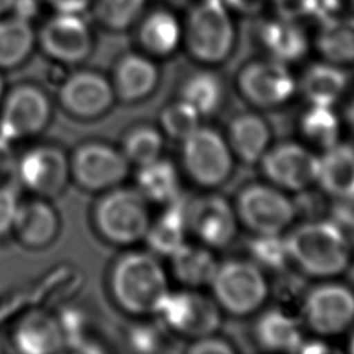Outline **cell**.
I'll return each mask as SVG.
<instances>
[{
    "mask_svg": "<svg viewBox=\"0 0 354 354\" xmlns=\"http://www.w3.org/2000/svg\"><path fill=\"white\" fill-rule=\"evenodd\" d=\"M238 88L250 104L274 108L289 101L296 82L283 62L270 58L245 65L238 75Z\"/></svg>",
    "mask_w": 354,
    "mask_h": 354,
    "instance_id": "8fae6325",
    "label": "cell"
},
{
    "mask_svg": "<svg viewBox=\"0 0 354 354\" xmlns=\"http://www.w3.org/2000/svg\"><path fill=\"white\" fill-rule=\"evenodd\" d=\"M187 351L191 354H230L234 353V348L228 342L212 333L195 339L192 344L187 347Z\"/></svg>",
    "mask_w": 354,
    "mask_h": 354,
    "instance_id": "60d3db41",
    "label": "cell"
},
{
    "mask_svg": "<svg viewBox=\"0 0 354 354\" xmlns=\"http://www.w3.org/2000/svg\"><path fill=\"white\" fill-rule=\"evenodd\" d=\"M91 0H47V3L57 10V12L80 14L88 7Z\"/></svg>",
    "mask_w": 354,
    "mask_h": 354,
    "instance_id": "ee69618b",
    "label": "cell"
},
{
    "mask_svg": "<svg viewBox=\"0 0 354 354\" xmlns=\"http://www.w3.org/2000/svg\"><path fill=\"white\" fill-rule=\"evenodd\" d=\"M138 192L155 203H169L180 195V177L176 166L158 158L156 160L140 166L136 177Z\"/></svg>",
    "mask_w": 354,
    "mask_h": 354,
    "instance_id": "83f0119b",
    "label": "cell"
},
{
    "mask_svg": "<svg viewBox=\"0 0 354 354\" xmlns=\"http://www.w3.org/2000/svg\"><path fill=\"white\" fill-rule=\"evenodd\" d=\"M158 315L171 332L194 339L214 333L221 324L216 300L192 288L169 292Z\"/></svg>",
    "mask_w": 354,
    "mask_h": 354,
    "instance_id": "ba28073f",
    "label": "cell"
},
{
    "mask_svg": "<svg viewBox=\"0 0 354 354\" xmlns=\"http://www.w3.org/2000/svg\"><path fill=\"white\" fill-rule=\"evenodd\" d=\"M181 39V28L177 18L166 10L148 14L138 29L140 44L153 55L171 54Z\"/></svg>",
    "mask_w": 354,
    "mask_h": 354,
    "instance_id": "f546056e",
    "label": "cell"
},
{
    "mask_svg": "<svg viewBox=\"0 0 354 354\" xmlns=\"http://www.w3.org/2000/svg\"><path fill=\"white\" fill-rule=\"evenodd\" d=\"M170 329L162 324L140 325L130 333V343L142 353L174 351V340Z\"/></svg>",
    "mask_w": 354,
    "mask_h": 354,
    "instance_id": "74e56055",
    "label": "cell"
},
{
    "mask_svg": "<svg viewBox=\"0 0 354 354\" xmlns=\"http://www.w3.org/2000/svg\"><path fill=\"white\" fill-rule=\"evenodd\" d=\"M18 206L15 192L4 184L0 185V236L12 230Z\"/></svg>",
    "mask_w": 354,
    "mask_h": 354,
    "instance_id": "ab89813d",
    "label": "cell"
},
{
    "mask_svg": "<svg viewBox=\"0 0 354 354\" xmlns=\"http://www.w3.org/2000/svg\"><path fill=\"white\" fill-rule=\"evenodd\" d=\"M317 183L330 196L354 201V148L335 144L318 158Z\"/></svg>",
    "mask_w": 354,
    "mask_h": 354,
    "instance_id": "ac0fdd59",
    "label": "cell"
},
{
    "mask_svg": "<svg viewBox=\"0 0 354 354\" xmlns=\"http://www.w3.org/2000/svg\"><path fill=\"white\" fill-rule=\"evenodd\" d=\"M174 278L187 288H202L210 285L218 267L216 257L206 246L183 243L170 256Z\"/></svg>",
    "mask_w": 354,
    "mask_h": 354,
    "instance_id": "cb8c5ba5",
    "label": "cell"
},
{
    "mask_svg": "<svg viewBox=\"0 0 354 354\" xmlns=\"http://www.w3.org/2000/svg\"><path fill=\"white\" fill-rule=\"evenodd\" d=\"M238 220L254 234L278 235L290 227L297 207L283 189L268 184L245 187L235 205Z\"/></svg>",
    "mask_w": 354,
    "mask_h": 354,
    "instance_id": "52a82bcc",
    "label": "cell"
},
{
    "mask_svg": "<svg viewBox=\"0 0 354 354\" xmlns=\"http://www.w3.org/2000/svg\"><path fill=\"white\" fill-rule=\"evenodd\" d=\"M317 47L328 62L336 65L354 62V17L348 14L324 18Z\"/></svg>",
    "mask_w": 354,
    "mask_h": 354,
    "instance_id": "484cf974",
    "label": "cell"
},
{
    "mask_svg": "<svg viewBox=\"0 0 354 354\" xmlns=\"http://www.w3.org/2000/svg\"><path fill=\"white\" fill-rule=\"evenodd\" d=\"M40 44L54 59L76 64L91 50V35L79 14L58 12L40 30Z\"/></svg>",
    "mask_w": 354,
    "mask_h": 354,
    "instance_id": "2e32d148",
    "label": "cell"
},
{
    "mask_svg": "<svg viewBox=\"0 0 354 354\" xmlns=\"http://www.w3.org/2000/svg\"><path fill=\"white\" fill-rule=\"evenodd\" d=\"M199 120H201L199 112L181 98L167 105L160 112V126L163 131L170 138L180 140V141H183L196 127L201 126Z\"/></svg>",
    "mask_w": 354,
    "mask_h": 354,
    "instance_id": "d590c367",
    "label": "cell"
},
{
    "mask_svg": "<svg viewBox=\"0 0 354 354\" xmlns=\"http://www.w3.org/2000/svg\"><path fill=\"white\" fill-rule=\"evenodd\" d=\"M223 1L225 3V6L231 7L232 10H236L246 15L257 14L266 3V0H223Z\"/></svg>",
    "mask_w": 354,
    "mask_h": 354,
    "instance_id": "f6af8a7d",
    "label": "cell"
},
{
    "mask_svg": "<svg viewBox=\"0 0 354 354\" xmlns=\"http://www.w3.org/2000/svg\"><path fill=\"white\" fill-rule=\"evenodd\" d=\"M281 18L297 21L318 12L319 0H272Z\"/></svg>",
    "mask_w": 354,
    "mask_h": 354,
    "instance_id": "f35d334b",
    "label": "cell"
},
{
    "mask_svg": "<svg viewBox=\"0 0 354 354\" xmlns=\"http://www.w3.org/2000/svg\"><path fill=\"white\" fill-rule=\"evenodd\" d=\"M250 254L253 256V261L260 267L267 268H281L289 260L285 238L278 235H261L256 234V238L249 243Z\"/></svg>",
    "mask_w": 354,
    "mask_h": 354,
    "instance_id": "8d00e7d4",
    "label": "cell"
},
{
    "mask_svg": "<svg viewBox=\"0 0 354 354\" xmlns=\"http://www.w3.org/2000/svg\"><path fill=\"white\" fill-rule=\"evenodd\" d=\"M300 129L310 144L324 151L339 142L340 122L332 106L311 104L301 116Z\"/></svg>",
    "mask_w": 354,
    "mask_h": 354,
    "instance_id": "d6a6232c",
    "label": "cell"
},
{
    "mask_svg": "<svg viewBox=\"0 0 354 354\" xmlns=\"http://www.w3.org/2000/svg\"><path fill=\"white\" fill-rule=\"evenodd\" d=\"M159 72L156 65L140 54L122 57L115 68L113 91L124 102H136L148 97L156 87Z\"/></svg>",
    "mask_w": 354,
    "mask_h": 354,
    "instance_id": "d6986e66",
    "label": "cell"
},
{
    "mask_svg": "<svg viewBox=\"0 0 354 354\" xmlns=\"http://www.w3.org/2000/svg\"><path fill=\"white\" fill-rule=\"evenodd\" d=\"M180 95L181 100L192 105L201 116H207L218 109L223 101L224 87L216 73L198 71L184 80Z\"/></svg>",
    "mask_w": 354,
    "mask_h": 354,
    "instance_id": "1f68e13d",
    "label": "cell"
},
{
    "mask_svg": "<svg viewBox=\"0 0 354 354\" xmlns=\"http://www.w3.org/2000/svg\"><path fill=\"white\" fill-rule=\"evenodd\" d=\"M69 166L76 181L90 191L115 188L129 173V160L123 152L102 142L79 147Z\"/></svg>",
    "mask_w": 354,
    "mask_h": 354,
    "instance_id": "4fadbf2b",
    "label": "cell"
},
{
    "mask_svg": "<svg viewBox=\"0 0 354 354\" xmlns=\"http://www.w3.org/2000/svg\"><path fill=\"white\" fill-rule=\"evenodd\" d=\"M209 286L218 307L238 317L259 310L268 295L261 268L250 260L234 259L218 263Z\"/></svg>",
    "mask_w": 354,
    "mask_h": 354,
    "instance_id": "5b68a950",
    "label": "cell"
},
{
    "mask_svg": "<svg viewBox=\"0 0 354 354\" xmlns=\"http://www.w3.org/2000/svg\"><path fill=\"white\" fill-rule=\"evenodd\" d=\"M259 37L271 58L283 64L300 59L308 47L307 36L296 21L281 17L264 22L259 28Z\"/></svg>",
    "mask_w": 354,
    "mask_h": 354,
    "instance_id": "603a6c76",
    "label": "cell"
},
{
    "mask_svg": "<svg viewBox=\"0 0 354 354\" xmlns=\"http://www.w3.org/2000/svg\"><path fill=\"white\" fill-rule=\"evenodd\" d=\"M14 0H0V15L12 10Z\"/></svg>",
    "mask_w": 354,
    "mask_h": 354,
    "instance_id": "c3c4849f",
    "label": "cell"
},
{
    "mask_svg": "<svg viewBox=\"0 0 354 354\" xmlns=\"http://www.w3.org/2000/svg\"><path fill=\"white\" fill-rule=\"evenodd\" d=\"M64 108L79 118H95L106 112L115 100L113 86L100 73L77 72L59 88Z\"/></svg>",
    "mask_w": 354,
    "mask_h": 354,
    "instance_id": "e0dca14e",
    "label": "cell"
},
{
    "mask_svg": "<svg viewBox=\"0 0 354 354\" xmlns=\"http://www.w3.org/2000/svg\"><path fill=\"white\" fill-rule=\"evenodd\" d=\"M50 101L35 86H18L6 97L0 113V134L8 141L41 131L50 119Z\"/></svg>",
    "mask_w": 354,
    "mask_h": 354,
    "instance_id": "5bb4252c",
    "label": "cell"
},
{
    "mask_svg": "<svg viewBox=\"0 0 354 354\" xmlns=\"http://www.w3.org/2000/svg\"><path fill=\"white\" fill-rule=\"evenodd\" d=\"M354 11V0H319L317 15L322 18L335 15H348Z\"/></svg>",
    "mask_w": 354,
    "mask_h": 354,
    "instance_id": "7bdbcfd3",
    "label": "cell"
},
{
    "mask_svg": "<svg viewBox=\"0 0 354 354\" xmlns=\"http://www.w3.org/2000/svg\"><path fill=\"white\" fill-rule=\"evenodd\" d=\"M225 140L234 156L252 165L260 162L270 148L271 130L261 116L241 113L230 122Z\"/></svg>",
    "mask_w": 354,
    "mask_h": 354,
    "instance_id": "ffe728a7",
    "label": "cell"
},
{
    "mask_svg": "<svg viewBox=\"0 0 354 354\" xmlns=\"http://www.w3.org/2000/svg\"><path fill=\"white\" fill-rule=\"evenodd\" d=\"M347 86V75L339 65L314 64L301 76L300 88L306 100L313 105L332 106Z\"/></svg>",
    "mask_w": 354,
    "mask_h": 354,
    "instance_id": "4316f807",
    "label": "cell"
},
{
    "mask_svg": "<svg viewBox=\"0 0 354 354\" xmlns=\"http://www.w3.org/2000/svg\"><path fill=\"white\" fill-rule=\"evenodd\" d=\"M303 314L314 333L339 335L354 322V292L339 282L317 285L304 297Z\"/></svg>",
    "mask_w": 354,
    "mask_h": 354,
    "instance_id": "9c48e42d",
    "label": "cell"
},
{
    "mask_svg": "<svg viewBox=\"0 0 354 354\" xmlns=\"http://www.w3.org/2000/svg\"><path fill=\"white\" fill-rule=\"evenodd\" d=\"M35 33L29 19L14 15L0 21V68H14L32 51Z\"/></svg>",
    "mask_w": 354,
    "mask_h": 354,
    "instance_id": "4dcf8cb0",
    "label": "cell"
},
{
    "mask_svg": "<svg viewBox=\"0 0 354 354\" xmlns=\"http://www.w3.org/2000/svg\"><path fill=\"white\" fill-rule=\"evenodd\" d=\"M235 40V30L223 0H199L188 12L185 44L189 54L203 64L224 61Z\"/></svg>",
    "mask_w": 354,
    "mask_h": 354,
    "instance_id": "3957f363",
    "label": "cell"
},
{
    "mask_svg": "<svg viewBox=\"0 0 354 354\" xmlns=\"http://www.w3.org/2000/svg\"><path fill=\"white\" fill-rule=\"evenodd\" d=\"M147 0H97L95 15L112 30H124L141 17Z\"/></svg>",
    "mask_w": 354,
    "mask_h": 354,
    "instance_id": "e575fe53",
    "label": "cell"
},
{
    "mask_svg": "<svg viewBox=\"0 0 354 354\" xmlns=\"http://www.w3.org/2000/svg\"><path fill=\"white\" fill-rule=\"evenodd\" d=\"M289 260L304 274L329 278L342 274L351 260L347 234L332 221H307L285 236Z\"/></svg>",
    "mask_w": 354,
    "mask_h": 354,
    "instance_id": "6da1fadb",
    "label": "cell"
},
{
    "mask_svg": "<svg viewBox=\"0 0 354 354\" xmlns=\"http://www.w3.org/2000/svg\"><path fill=\"white\" fill-rule=\"evenodd\" d=\"M187 231L209 248L230 245L236 234L238 217L231 203L221 195L207 194L187 201Z\"/></svg>",
    "mask_w": 354,
    "mask_h": 354,
    "instance_id": "7c38bea8",
    "label": "cell"
},
{
    "mask_svg": "<svg viewBox=\"0 0 354 354\" xmlns=\"http://www.w3.org/2000/svg\"><path fill=\"white\" fill-rule=\"evenodd\" d=\"M12 230L26 246L43 248L57 235V213L47 202L40 199L19 203Z\"/></svg>",
    "mask_w": 354,
    "mask_h": 354,
    "instance_id": "7402d4cb",
    "label": "cell"
},
{
    "mask_svg": "<svg viewBox=\"0 0 354 354\" xmlns=\"http://www.w3.org/2000/svg\"><path fill=\"white\" fill-rule=\"evenodd\" d=\"M94 221L100 234L112 243L130 245L149 228L148 201L137 188H111L97 203Z\"/></svg>",
    "mask_w": 354,
    "mask_h": 354,
    "instance_id": "277c9868",
    "label": "cell"
},
{
    "mask_svg": "<svg viewBox=\"0 0 354 354\" xmlns=\"http://www.w3.org/2000/svg\"><path fill=\"white\" fill-rule=\"evenodd\" d=\"M351 346H350V348H351V351H354V335H353V337H351Z\"/></svg>",
    "mask_w": 354,
    "mask_h": 354,
    "instance_id": "f907efd6",
    "label": "cell"
},
{
    "mask_svg": "<svg viewBox=\"0 0 354 354\" xmlns=\"http://www.w3.org/2000/svg\"><path fill=\"white\" fill-rule=\"evenodd\" d=\"M3 90H4V84H3V79H1V76H0V101H1V98H3Z\"/></svg>",
    "mask_w": 354,
    "mask_h": 354,
    "instance_id": "681fc988",
    "label": "cell"
},
{
    "mask_svg": "<svg viewBox=\"0 0 354 354\" xmlns=\"http://www.w3.org/2000/svg\"><path fill=\"white\" fill-rule=\"evenodd\" d=\"M232 151L214 129L199 126L181 141V162L188 177L202 187L223 184L232 171Z\"/></svg>",
    "mask_w": 354,
    "mask_h": 354,
    "instance_id": "8992f818",
    "label": "cell"
},
{
    "mask_svg": "<svg viewBox=\"0 0 354 354\" xmlns=\"http://www.w3.org/2000/svg\"><path fill=\"white\" fill-rule=\"evenodd\" d=\"M109 282L116 303L136 315L158 314L170 292L166 272L153 253H126L115 263Z\"/></svg>",
    "mask_w": 354,
    "mask_h": 354,
    "instance_id": "7a4b0ae2",
    "label": "cell"
},
{
    "mask_svg": "<svg viewBox=\"0 0 354 354\" xmlns=\"http://www.w3.org/2000/svg\"><path fill=\"white\" fill-rule=\"evenodd\" d=\"M12 8L15 10V15L30 19L37 11V1L36 0H14Z\"/></svg>",
    "mask_w": 354,
    "mask_h": 354,
    "instance_id": "bcb514c9",
    "label": "cell"
},
{
    "mask_svg": "<svg viewBox=\"0 0 354 354\" xmlns=\"http://www.w3.org/2000/svg\"><path fill=\"white\" fill-rule=\"evenodd\" d=\"M260 165L267 180L283 191H303L317 183L318 156L301 144L270 147Z\"/></svg>",
    "mask_w": 354,
    "mask_h": 354,
    "instance_id": "30bf717a",
    "label": "cell"
},
{
    "mask_svg": "<svg viewBox=\"0 0 354 354\" xmlns=\"http://www.w3.org/2000/svg\"><path fill=\"white\" fill-rule=\"evenodd\" d=\"M15 170L24 185L41 196L59 194L71 174L69 160L61 149L51 145L28 151L17 163Z\"/></svg>",
    "mask_w": 354,
    "mask_h": 354,
    "instance_id": "9a60e30c",
    "label": "cell"
},
{
    "mask_svg": "<svg viewBox=\"0 0 354 354\" xmlns=\"http://www.w3.org/2000/svg\"><path fill=\"white\" fill-rule=\"evenodd\" d=\"M17 162L11 149V141L0 134V185L15 171Z\"/></svg>",
    "mask_w": 354,
    "mask_h": 354,
    "instance_id": "b9f144b4",
    "label": "cell"
},
{
    "mask_svg": "<svg viewBox=\"0 0 354 354\" xmlns=\"http://www.w3.org/2000/svg\"><path fill=\"white\" fill-rule=\"evenodd\" d=\"M346 122L354 131V98L350 101V104L346 108Z\"/></svg>",
    "mask_w": 354,
    "mask_h": 354,
    "instance_id": "7dc6e473",
    "label": "cell"
},
{
    "mask_svg": "<svg viewBox=\"0 0 354 354\" xmlns=\"http://www.w3.org/2000/svg\"><path fill=\"white\" fill-rule=\"evenodd\" d=\"M65 342L58 319L41 311L24 317L14 333L17 348L26 354H50L58 351Z\"/></svg>",
    "mask_w": 354,
    "mask_h": 354,
    "instance_id": "44dd1931",
    "label": "cell"
},
{
    "mask_svg": "<svg viewBox=\"0 0 354 354\" xmlns=\"http://www.w3.org/2000/svg\"><path fill=\"white\" fill-rule=\"evenodd\" d=\"M166 205V210L153 223L151 221L144 236L152 252L160 256H170L177 250L185 242L184 238L187 232V201H181V196L178 195Z\"/></svg>",
    "mask_w": 354,
    "mask_h": 354,
    "instance_id": "d4e9b609",
    "label": "cell"
},
{
    "mask_svg": "<svg viewBox=\"0 0 354 354\" xmlns=\"http://www.w3.org/2000/svg\"><path fill=\"white\" fill-rule=\"evenodd\" d=\"M256 337L261 347L272 351H297L303 342L296 319L281 310H268L259 318Z\"/></svg>",
    "mask_w": 354,
    "mask_h": 354,
    "instance_id": "f1b7e54d",
    "label": "cell"
},
{
    "mask_svg": "<svg viewBox=\"0 0 354 354\" xmlns=\"http://www.w3.org/2000/svg\"><path fill=\"white\" fill-rule=\"evenodd\" d=\"M162 149L163 137L160 131L151 126H140L126 136L122 152L129 163L140 167L160 158Z\"/></svg>",
    "mask_w": 354,
    "mask_h": 354,
    "instance_id": "836d02e7",
    "label": "cell"
}]
</instances>
